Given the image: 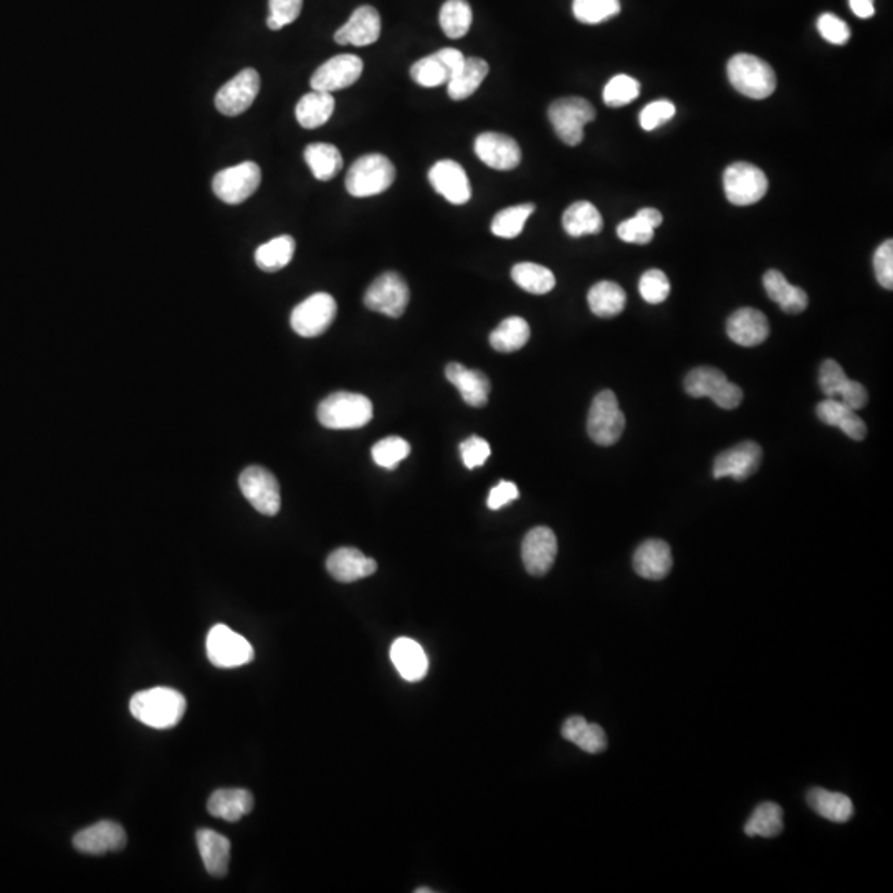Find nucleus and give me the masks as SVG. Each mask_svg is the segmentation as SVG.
I'll return each instance as SVG.
<instances>
[{"instance_id":"nucleus-1","label":"nucleus","mask_w":893,"mask_h":893,"mask_svg":"<svg viewBox=\"0 0 893 893\" xmlns=\"http://www.w3.org/2000/svg\"><path fill=\"white\" fill-rule=\"evenodd\" d=\"M186 698L174 688L154 687L138 692L129 702V710L138 722L156 730H168L181 723L186 713Z\"/></svg>"},{"instance_id":"nucleus-2","label":"nucleus","mask_w":893,"mask_h":893,"mask_svg":"<svg viewBox=\"0 0 893 893\" xmlns=\"http://www.w3.org/2000/svg\"><path fill=\"white\" fill-rule=\"evenodd\" d=\"M373 402L356 392H333L318 406L316 416L326 429L348 430L368 426L373 419Z\"/></svg>"},{"instance_id":"nucleus-3","label":"nucleus","mask_w":893,"mask_h":893,"mask_svg":"<svg viewBox=\"0 0 893 893\" xmlns=\"http://www.w3.org/2000/svg\"><path fill=\"white\" fill-rule=\"evenodd\" d=\"M726 72L733 88L751 100H765L776 90V73L755 55L738 53L728 62Z\"/></svg>"},{"instance_id":"nucleus-4","label":"nucleus","mask_w":893,"mask_h":893,"mask_svg":"<svg viewBox=\"0 0 893 893\" xmlns=\"http://www.w3.org/2000/svg\"><path fill=\"white\" fill-rule=\"evenodd\" d=\"M396 179V168L383 154H366L356 161L346 176V189L353 197L378 196Z\"/></svg>"},{"instance_id":"nucleus-5","label":"nucleus","mask_w":893,"mask_h":893,"mask_svg":"<svg viewBox=\"0 0 893 893\" xmlns=\"http://www.w3.org/2000/svg\"><path fill=\"white\" fill-rule=\"evenodd\" d=\"M548 118L554 133L568 146H578L584 138V126L596 120L594 106L584 98L571 96L551 103Z\"/></svg>"},{"instance_id":"nucleus-6","label":"nucleus","mask_w":893,"mask_h":893,"mask_svg":"<svg viewBox=\"0 0 893 893\" xmlns=\"http://www.w3.org/2000/svg\"><path fill=\"white\" fill-rule=\"evenodd\" d=\"M685 391L692 397H708L722 409H735L743 401L741 387L731 383L717 368H695L685 378Z\"/></svg>"},{"instance_id":"nucleus-7","label":"nucleus","mask_w":893,"mask_h":893,"mask_svg":"<svg viewBox=\"0 0 893 893\" xmlns=\"http://www.w3.org/2000/svg\"><path fill=\"white\" fill-rule=\"evenodd\" d=\"M626 429V417L619 407L616 394L602 391L594 397L588 416V434L602 447L616 444Z\"/></svg>"},{"instance_id":"nucleus-8","label":"nucleus","mask_w":893,"mask_h":893,"mask_svg":"<svg viewBox=\"0 0 893 893\" xmlns=\"http://www.w3.org/2000/svg\"><path fill=\"white\" fill-rule=\"evenodd\" d=\"M207 657L219 669H235L254 660V647L244 636L224 624H217L209 631L206 640Z\"/></svg>"},{"instance_id":"nucleus-9","label":"nucleus","mask_w":893,"mask_h":893,"mask_svg":"<svg viewBox=\"0 0 893 893\" xmlns=\"http://www.w3.org/2000/svg\"><path fill=\"white\" fill-rule=\"evenodd\" d=\"M726 199L735 206H753L768 192L769 182L765 172L748 163L728 166L723 174Z\"/></svg>"},{"instance_id":"nucleus-10","label":"nucleus","mask_w":893,"mask_h":893,"mask_svg":"<svg viewBox=\"0 0 893 893\" xmlns=\"http://www.w3.org/2000/svg\"><path fill=\"white\" fill-rule=\"evenodd\" d=\"M262 182V171L252 161L237 164L217 172L212 181V191L220 201L229 206H239L254 196Z\"/></svg>"},{"instance_id":"nucleus-11","label":"nucleus","mask_w":893,"mask_h":893,"mask_svg":"<svg viewBox=\"0 0 893 893\" xmlns=\"http://www.w3.org/2000/svg\"><path fill=\"white\" fill-rule=\"evenodd\" d=\"M409 287L406 280L396 272L379 275L364 293V305L376 313L389 318H401L409 305Z\"/></svg>"},{"instance_id":"nucleus-12","label":"nucleus","mask_w":893,"mask_h":893,"mask_svg":"<svg viewBox=\"0 0 893 893\" xmlns=\"http://www.w3.org/2000/svg\"><path fill=\"white\" fill-rule=\"evenodd\" d=\"M336 311L338 305L335 298L328 293H315L295 306L290 316V325L297 335L316 338L330 328L335 321Z\"/></svg>"},{"instance_id":"nucleus-13","label":"nucleus","mask_w":893,"mask_h":893,"mask_svg":"<svg viewBox=\"0 0 893 893\" xmlns=\"http://www.w3.org/2000/svg\"><path fill=\"white\" fill-rule=\"evenodd\" d=\"M239 485L242 495L258 513L275 516L280 511L282 507L280 485L275 475L268 472L267 468L258 465L245 468L244 472L240 473Z\"/></svg>"},{"instance_id":"nucleus-14","label":"nucleus","mask_w":893,"mask_h":893,"mask_svg":"<svg viewBox=\"0 0 893 893\" xmlns=\"http://www.w3.org/2000/svg\"><path fill=\"white\" fill-rule=\"evenodd\" d=\"M260 91V75L254 68H245L225 83L215 95V108L224 116H239L254 105Z\"/></svg>"},{"instance_id":"nucleus-15","label":"nucleus","mask_w":893,"mask_h":893,"mask_svg":"<svg viewBox=\"0 0 893 893\" xmlns=\"http://www.w3.org/2000/svg\"><path fill=\"white\" fill-rule=\"evenodd\" d=\"M464 62V53L457 48H442L429 57L417 60L411 67V78L424 88L447 85Z\"/></svg>"},{"instance_id":"nucleus-16","label":"nucleus","mask_w":893,"mask_h":893,"mask_svg":"<svg viewBox=\"0 0 893 893\" xmlns=\"http://www.w3.org/2000/svg\"><path fill=\"white\" fill-rule=\"evenodd\" d=\"M819 384L824 394L829 399H837L844 402L847 407H851L852 411H860L867 406L869 394L862 384L847 378L841 364L834 359H827L821 366L819 371Z\"/></svg>"},{"instance_id":"nucleus-17","label":"nucleus","mask_w":893,"mask_h":893,"mask_svg":"<svg viewBox=\"0 0 893 893\" xmlns=\"http://www.w3.org/2000/svg\"><path fill=\"white\" fill-rule=\"evenodd\" d=\"M364 65L361 58L351 53H343L323 63L311 77V88L316 91L344 90L358 82L363 75Z\"/></svg>"},{"instance_id":"nucleus-18","label":"nucleus","mask_w":893,"mask_h":893,"mask_svg":"<svg viewBox=\"0 0 893 893\" xmlns=\"http://www.w3.org/2000/svg\"><path fill=\"white\" fill-rule=\"evenodd\" d=\"M558 554V540L548 526H536L528 531L521 545V558L526 571L533 576H545Z\"/></svg>"},{"instance_id":"nucleus-19","label":"nucleus","mask_w":893,"mask_h":893,"mask_svg":"<svg viewBox=\"0 0 893 893\" xmlns=\"http://www.w3.org/2000/svg\"><path fill=\"white\" fill-rule=\"evenodd\" d=\"M128 842L126 832L118 822L100 821L86 827L73 837L77 851L88 855H105L108 852L123 851Z\"/></svg>"},{"instance_id":"nucleus-20","label":"nucleus","mask_w":893,"mask_h":893,"mask_svg":"<svg viewBox=\"0 0 893 893\" xmlns=\"http://www.w3.org/2000/svg\"><path fill=\"white\" fill-rule=\"evenodd\" d=\"M475 154L488 168L511 171L521 163V149L515 139L502 133H482L475 139Z\"/></svg>"},{"instance_id":"nucleus-21","label":"nucleus","mask_w":893,"mask_h":893,"mask_svg":"<svg viewBox=\"0 0 893 893\" xmlns=\"http://www.w3.org/2000/svg\"><path fill=\"white\" fill-rule=\"evenodd\" d=\"M763 450L756 442H741L733 449L725 450L718 455L713 464V477H731L741 482L751 477L760 467Z\"/></svg>"},{"instance_id":"nucleus-22","label":"nucleus","mask_w":893,"mask_h":893,"mask_svg":"<svg viewBox=\"0 0 893 893\" xmlns=\"http://www.w3.org/2000/svg\"><path fill=\"white\" fill-rule=\"evenodd\" d=\"M429 181L440 196L454 206L467 204L472 197V187L467 172L455 161L444 159L435 163L429 171Z\"/></svg>"},{"instance_id":"nucleus-23","label":"nucleus","mask_w":893,"mask_h":893,"mask_svg":"<svg viewBox=\"0 0 893 893\" xmlns=\"http://www.w3.org/2000/svg\"><path fill=\"white\" fill-rule=\"evenodd\" d=\"M381 15L371 5H361L354 10L348 22L336 30L335 40L340 45L368 47L381 37Z\"/></svg>"},{"instance_id":"nucleus-24","label":"nucleus","mask_w":893,"mask_h":893,"mask_svg":"<svg viewBox=\"0 0 893 893\" xmlns=\"http://www.w3.org/2000/svg\"><path fill=\"white\" fill-rule=\"evenodd\" d=\"M726 335L733 343L753 348L765 343L769 336V321L763 311L755 308H741L726 321Z\"/></svg>"},{"instance_id":"nucleus-25","label":"nucleus","mask_w":893,"mask_h":893,"mask_svg":"<svg viewBox=\"0 0 893 893\" xmlns=\"http://www.w3.org/2000/svg\"><path fill=\"white\" fill-rule=\"evenodd\" d=\"M328 573L340 583H354L376 573L378 563L356 548H340L326 559Z\"/></svg>"},{"instance_id":"nucleus-26","label":"nucleus","mask_w":893,"mask_h":893,"mask_svg":"<svg viewBox=\"0 0 893 893\" xmlns=\"http://www.w3.org/2000/svg\"><path fill=\"white\" fill-rule=\"evenodd\" d=\"M445 378L459 389L465 404L472 407H483L488 402L490 381L482 371L465 368L464 364L450 363L445 368Z\"/></svg>"},{"instance_id":"nucleus-27","label":"nucleus","mask_w":893,"mask_h":893,"mask_svg":"<svg viewBox=\"0 0 893 893\" xmlns=\"http://www.w3.org/2000/svg\"><path fill=\"white\" fill-rule=\"evenodd\" d=\"M391 660L402 679L421 682L429 672V659L421 644L409 637L397 639L391 647Z\"/></svg>"},{"instance_id":"nucleus-28","label":"nucleus","mask_w":893,"mask_h":893,"mask_svg":"<svg viewBox=\"0 0 893 893\" xmlns=\"http://www.w3.org/2000/svg\"><path fill=\"white\" fill-rule=\"evenodd\" d=\"M672 551L662 540H647L634 553V569L640 578L659 581L672 569Z\"/></svg>"},{"instance_id":"nucleus-29","label":"nucleus","mask_w":893,"mask_h":893,"mask_svg":"<svg viewBox=\"0 0 893 893\" xmlns=\"http://www.w3.org/2000/svg\"><path fill=\"white\" fill-rule=\"evenodd\" d=\"M763 285H765L768 297L774 303H778L784 313L799 315L808 308V293L804 292L803 288L791 285L783 273L778 270H768L763 277Z\"/></svg>"},{"instance_id":"nucleus-30","label":"nucleus","mask_w":893,"mask_h":893,"mask_svg":"<svg viewBox=\"0 0 893 893\" xmlns=\"http://www.w3.org/2000/svg\"><path fill=\"white\" fill-rule=\"evenodd\" d=\"M196 837L197 847L207 872L217 879L225 877L229 872L230 847H232L229 839L211 829H201Z\"/></svg>"},{"instance_id":"nucleus-31","label":"nucleus","mask_w":893,"mask_h":893,"mask_svg":"<svg viewBox=\"0 0 893 893\" xmlns=\"http://www.w3.org/2000/svg\"><path fill=\"white\" fill-rule=\"evenodd\" d=\"M817 417L827 426L839 427L852 440H864L867 435V426L857 416V411H852L839 399L827 397L826 401H822L817 406Z\"/></svg>"},{"instance_id":"nucleus-32","label":"nucleus","mask_w":893,"mask_h":893,"mask_svg":"<svg viewBox=\"0 0 893 893\" xmlns=\"http://www.w3.org/2000/svg\"><path fill=\"white\" fill-rule=\"evenodd\" d=\"M212 816L237 822L254 809V796L247 789H219L207 803Z\"/></svg>"},{"instance_id":"nucleus-33","label":"nucleus","mask_w":893,"mask_h":893,"mask_svg":"<svg viewBox=\"0 0 893 893\" xmlns=\"http://www.w3.org/2000/svg\"><path fill=\"white\" fill-rule=\"evenodd\" d=\"M561 735L564 740L571 741L573 745L579 746L581 750L591 755L601 753L607 748L606 733L601 726L589 723L583 717L568 718L561 728Z\"/></svg>"},{"instance_id":"nucleus-34","label":"nucleus","mask_w":893,"mask_h":893,"mask_svg":"<svg viewBox=\"0 0 893 893\" xmlns=\"http://www.w3.org/2000/svg\"><path fill=\"white\" fill-rule=\"evenodd\" d=\"M488 72L490 67L482 58H465L462 68L447 83V93L454 101L467 100L468 96H472L480 88Z\"/></svg>"},{"instance_id":"nucleus-35","label":"nucleus","mask_w":893,"mask_h":893,"mask_svg":"<svg viewBox=\"0 0 893 893\" xmlns=\"http://www.w3.org/2000/svg\"><path fill=\"white\" fill-rule=\"evenodd\" d=\"M335 111V98L326 91L313 90L297 105V120L303 128L316 129L326 125Z\"/></svg>"},{"instance_id":"nucleus-36","label":"nucleus","mask_w":893,"mask_h":893,"mask_svg":"<svg viewBox=\"0 0 893 893\" xmlns=\"http://www.w3.org/2000/svg\"><path fill=\"white\" fill-rule=\"evenodd\" d=\"M306 164L318 181H331L343 169V156L340 149L328 143H313L306 146Z\"/></svg>"},{"instance_id":"nucleus-37","label":"nucleus","mask_w":893,"mask_h":893,"mask_svg":"<svg viewBox=\"0 0 893 893\" xmlns=\"http://www.w3.org/2000/svg\"><path fill=\"white\" fill-rule=\"evenodd\" d=\"M563 227L571 237L596 235L604 227L601 212L591 202H574L563 215Z\"/></svg>"},{"instance_id":"nucleus-38","label":"nucleus","mask_w":893,"mask_h":893,"mask_svg":"<svg viewBox=\"0 0 893 893\" xmlns=\"http://www.w3.org/2000/svg\"><path fill=\"white\" fill-rule=\"evenodd\" d=\"M808 803L812 811L829 821L847 822L854 814V804L846 794L832 793L827 789L814 788L809 791Z\"/></svg>"},{"instance_id":"nucleus-39","label":"nucleus","mask_w":893,"mask_h":893,"mask_svg":"<svg viewBox=\"0 0 893 893\" xmlns=\"http://www.w3.org/2000/svg\"><path fill=\"white\" fill-rule=\"evenodd\" d=\"M295 239L290 235H280L267 244L260 245L255 252V263L263 272L273 273L287 267L295 255Z\"/></svg>"},{"instance_id":"nucleus-40","label":"nucleus","mask_w":893,"mask_h":893,"mask_svg":"<svg viewBox=\"0 0 893 893\" xmlns=\"http://www.w3.org/2000/svg\"><path fill=\"white\" fill-rule=\"evenodd\" d=\"M626 292L617 283L599 282L588 293L589 308L599 318H614L626 308Z\"/></svg>"},{"instance_id":"nucleus-41","label":"nucleus","mask_w":893,"mask_h":893,"mask_svg":"<svg viewBox=\"0 0 893 893\" xmlns=\"http://www.w3.org/2000/svg\"><path fill=\"white\" fill-rule=\"evenodd\" d=\"M530 325L520 316H511L492 331L490 344L498 353H515L530 341Z\"/></svg>"},{"instance_id":"nucleus-42","label":"nucleus","mask_w":893,"mask_h":893,"mask_svg":"<svg viewBox=\"0 0 893 893\" xmlns=\"http://www.w3.org/2000/svg\"><path fill=\"white\" fill-rule=\"evenodd\" d=\"M511 278L521 290L533 295H546L556 285V278L550 268L538 263H516L515 267L511 268Z\"/></svg>"},{"instance_id":"nucleus-43","label":"nucleus","mask_w":893,"mask_h":893,"mask_svg":"<svg viewBox=\"0 0 893 893\" xmlns=\"http://www.w3.org/2000/svg\"><path fill=\"white\" fill-rule=\"evenodd\" d=\"M472 7L467 0H447L440 9L439 22L449 39H462L472 25Z\"/></svg>"},{"instance_id":"nucleus-44","label":"nucleus","mask_w":893,"mask_h":893,"mask_svg":"<svg viewBox=\"0 0 893 893\" xmlns=\"http://www.w3.org/2000/svg\"><path fill=\"white\" fill-rule=\"evenodd\" d=\"M783 831V809L778 804L763 803L746 822V836L776 837Z\"/></svg>"},{"instance_id":"nucleus-45","label":"nucleus","mask_w":893,"mask_h":893,"mask_svg":"<svg viewBox=\"0 0 893 893\" xmlns=\"http://www.w3.org/2000/svg\"><path fill=\"white\" fill-rule=\"evenodd\" d=\"M535 212L533 204L507 207L498 212L492 220V232L502 239H515L525 229L526 220Z\"/></svg>"},{"instance_id":"nucleus-46","label":"nucleus","mask_w":893,"mask_h":893,"mask_svg":"<svg viewBox=\"0 0 893 893\" xmlns=\"http://www.w3.org/2000/svg\"><path fill=\"white\" fill-rule=\"evenodd\" d=\"M621 12L619 0H574L573 14L583 24L596 25Z\"/></svg>"},{"instance_id":"nucleus-47","label":"nucleus","mask_w":893,"mask_h":893,"mask_svg":"<svg viewBox=\"0 0 893 893\" xmlns=\"http://www.w3.org/2000/svg\"><path fill=\"white\" fill-rule=\"evenodd\" d=\"M409 454H411V445H409L407 440L397 437V435H391V437L379 440L378 444H374L373 450H371V455H373L376 465L387 468V470H394Z\"/></svg>"},{"instance_id":"nucleus-48","label":"nucleus","mask_w":893,"mask_h":893,"mask_svg":"<svg viewBox=\"0 0 893 893\" xmlns=\"http://www.w3.org/2000/svg\"><path fill=\"white\" fill-rule=\"evenodd\" d=\"M640 93V83L629 75H616L604 88L602 98L611 108H621L636 100Z\"/></svg>"},{"instance_id":"nucleus-49","label":"nucleus","mask_w":893,"mask_h":893,"mask_svg":"<svg viewBox=\"0 0 893 893\" xmlns=\"http://www.w3.org/2000/svg\"><path fill=\"white\" fill-rule=\"evenodd\" d=\"M639 292L647 303L659 305L669 298V278L662 270H649L640 277Z\"/></svg>"},{"instance_id":"nucleus-50","label":"nucleus","mask_w":893,"mask_h":893,"mask_svg":"<svg viewBox=\"0 0 893 893\" xmlns=\"http://www.w3.org/2000/svg\"><path fill=\"white\" fill-rule=\"evenodd\" d=\"M268 9V29L282 30L300 17L303 0H268Z\"/></svg>"},{"instance_id":"nucleus-51","label":"nucleus","mask_w":893,"mask_h":893,"mask_svg":"<svg viewBox=\"0 0 893 893\" xmlns=\"http://www.w3.org/2000/svg\"><path fill=\"white\" fill-rule=\"evenodd\" d=\"M675 116V105L669 100H657L645 106L640 113V126L645 131H654Z\"/></svg>"},{"instance_id":"nucleus-52","label":"nucleus","mask_w":893,"mask_h":893,"mask_svg":"<svg viewBox=\"0 0 893 893\" xmlns=\"http://www.w3.org/2000/svg\"><path fill=\"white\" fill-rule=\"evenodd\" d=\"M654 227L647 224L642 217L636 215L632 219H627L617 227V235L622 242L627 244L645 245L654 239Z\"/></svg>"},{"instance_id":"nucleus-53","label":"nucleus","mask_w":893,"mask_h":893,"mask_svg":"<svg viewBox=\"0 0 893 893\" xmlns=\"http://www.w3.org/2000/svg\"><path fill=\"white\" fill-rule=\"evenodd\" d=\"M817 30L832 45H846L851 40L849 25L834 14H822L817 20Z\"/></svg>"},{"instance_id":"nucleus-54","label":"nucleus","mask_w":893,"mask_h":893,"mask_svg":"<svg viewBox=\"0 0 893 893\" xmlns=\"http://www.w3.org/2000/svg\"><path fill=\"white\" fill-rule=\"evenodd\" d=\"M490 454H492L490 444L482 437H478V435H472V437H468L467 440L460 444V455H462L465 467L470 468V470L482 467L487 462Z\"/></svg>"},{"instance_id":"nucleus-55","label":"nucleus","mask_w":893,"mask_h":893,"mask_svg":"<svg viewBox=\"0 0 893 893\" xmlns=\"http://www.w3.org/2000/svg\"><path fill=\"white\" fill-rule=\"evenodd\" d=\"M875 277L882 287L893 288V240L880 245L874 255Z\"/></svg>"},{"instance_id":"nucleus-56","label":"nucleus","mask_w":893,"mask_h":893,"mask_svg":"<svg viewBox=\"0 0 893 893\" xmlns=\"http://www.w3.org/2000/svg\"><path fill=\"white\" fill-rule=\"evenodd\" d=\"M520 497L518 487L515 483L500 482L492 488V492L488 495L487 505L490 510H500L507 507L508 503L515 502Z\"/></svg>"},{"instance_id":"nucleus-57","label":"nucleus","mask_w":893,"mask_h":893,"mask_svg":"<svg viewBox=\"0 0 893 893\" xmlns=\"http://www.w3.org/2000/svg\"><path fill=\"white\" fill-rule=\"evenodd\" d=\"M851 10L859 19H870L875 15L874 0H849Z\"/></svg>"},{"instance_id":"nucleus-58","label":"nucleus","mask_w":893,"mask_h":893,"mask_svg":"<svg viewBox=\"0 0 893 893\" xmlns=\"http://www.w3.org/2000/svg\"><path fill=\"white\" fill-rule=\"evenodd\" d=\"M637 215H639V217H642V219H644L647 224L652 225L654 229L660 227V225H662V222H664V217H662V214H660L657 209H652V207H645V209H640V211L637 212Z\"/></svg>"},{"instance_id":"nucleus-59","label":"nucleus","mask_w":893,"mask_h":893,"mask_svg":"<svg viewBox=\"0 0 893 893\" xmlns=\"http://www.w3.org/2000/svg\"><path fill=\"white\" fill-rule=\"evenodd\" d=\"M434 890L432 889H417L416 893H432Z\"/></svg>"}]
</instances>
